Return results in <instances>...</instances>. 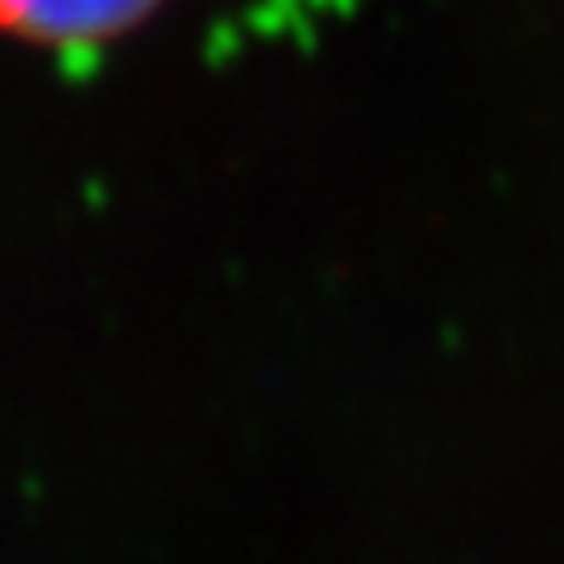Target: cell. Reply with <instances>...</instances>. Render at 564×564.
<instances>
[{
  "label": "cell",
  "instance_id": "cell-1",
  "mask_svg": "<svg viewBox=\"0 0 564 564\" xmlns=\"http://www.w3.org/2000/svg\"><path fill=\"white\" fill-rule=\"evenodd\" d=\"M155 0H0V24L33 43H104L151 14Z\"/></svg>",
  "mask_w": 564,
  "mask_h": 564
}]
</instances>
